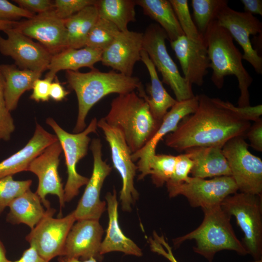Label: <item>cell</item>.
<instances>
[{
  "instance_id": "cell-25",
  "label": "cell",
  "mask_w": 262,
  "mask_h": 262,
  "mask_svg": "<svg viewBox=\"0 0 262 262\" xmlns=\"http://www.w3.org/2000/svg\"><path fill=\"white\" fill-rule=\"evenodd\" d=\"M141 60L147 69L150 81L147 87L148 96L147 95L142 84L136 90L138 91L137 94L147 103L154 118L161 122L168 109L173 106L177 101L164 88L155 66L144 50L141 52Z\"/></svg>"
},
{
  "instance_id": "cell-3",
  "label": "cell",
  "mask_w": 262,
  "mask_h": 262,
  "mask_svg": "<svg viewBox=\"0 0 262 262\" xmlns=\"http://www.w3.org/2000/svg\"><path fill=\"white\" fill-rule=\"evenodd\" d=\"M203 37L213 70L211 80L218 89L223 87L225 78L236 77L240 95L238 107L250 105L249 87L253 78L243 66V54L236 48L229 33L220 26L216 20L209 25Z\"/></svg>"
},
{
  "instance_id": "cell-11",
  "label": "cell",
  "mask_w": 262,
  "mask_h": 262,
  "mask_svg": "<svg viewBox=\"0 0 262 262\" xmlns=\"http://www.w3.org/2000/svg\"><path fill=\"white\" fill-rule=\"evenodd\" d=\"M56 210L46 209L44 217L26 236V241L45 260L63 256L67 235L76 221L73 211L65 217H53Z\"/></svg>"
},
{
  "instance_id": "cell-27",
  "label": "cell",
  "mask_w": 262,
  "mask_h": 262,
  "mask_svg": "<svg viewBox=\"0 0 262 262\" xmlns=\"http://www.w3.org/2000/svg\"><path fill=\"white\" fill-rule=\"evenodd\" d=\"M102 52L87 47L66 48L52 56L46 77L54 79L57 73L62 70L76 71L83 67L93 69L94 65L101 61Z\"/></svg>"
},
{
  "instance_id": "cell-12",
  "label": "cell",
  "mask_w": 262,
  "mask_h": 262,
  "mask_svg": "<svg viewBox=\"0 0 262 262\" xmlns=\"http://www.w3.org/2000/svg\"><path fill=\"white\" fill-rule=\"evenodd\" d=\"M166 188L170 197L183 196L191 206L202 209L220 205L226 197L238 190L231 176L209 180L189 177L183 183Z\"/></svg>"
},
{
  "instance_id": "cell-1",
  "label": "cell",
  "mask_w": 262,
  "mask_h": 262,
  "mask_svg": "<svg viewBox=\"0 0 262 262\" xmlns=\"http://www.w3.org/2000/svg\"><path fill=\"white\" fill-rule=\"evenodd\" d=\"M196 111L184 116L176 129L165 136L166 146L178 152L196 147H223L230 139L245 137L251 124L229 101L198 95Z\"/></svg>"
},
{
  "instance_id": "cell-30",
  "label": "cell",
  "mask_w": 262,
  "mask_h": 262,
  "mask_svg": "<svg viewBox=\"0 0 262 262\" xmlns=\"http://www.w3.org/2000/svg\"><path fill=\"white\" fill-rule=\"evenodd\" d=\"M95 4L86 6L64 20L67 33V48L85 47L87 36L99 17Z\"/></svg>"
},
{
  "instance_id": "cell-23",
  "label": "cell",
  "mask_w": 262,
  "mask_h": 262,
  "mask_svg": "<svg viewBox=\"0 0 262 262\" xmlns=\"http://www.w3.org/2000/svg\"><path fill=\"white\" fill-rule=\"evenodd\" d=\"M58 140L55 135L36 123L33 137L21 149L0 162V179L24 171L36 157L49 145Z\"/></svg>"
},
{
  "instance_id": "cell-35",
  "label": "cell",
  "mask_w": 262,
  "mask_h": 262,
  "mask_svg": "<svg viewBox=\"0 0 262 262\" xmlns=\"http://www.w3.org/2000/svg\"><path fill=\"white\" fill-rule=\"evenodd\" d=\"M32 180H16L13 176L0 179V214L16 198L30 189Z\"/></svg>"
},
{
  "instance_id": "cell-48",
  "label": "cell",
  "mask_w": 262,
  "mask_h": 262,
  "mask_svg": "<svg viewBox=\"0 0 262 262\" xmlns=\"http://www.w3.org/2000/svg\"><path fill=\"white\" fill-rule=\"evenodd\" d=\"M241 2L244 5V12L262 16V0H241Z\"/></svg>"
},
{
  "instance_id": "cell-44",
  "label": "cell",
  "mask_w": 262,
  "mask_h": 262,
  "mask_svg": "<svg viewBox=\"0 0 262 262\" xmlns=\"http://www.w3.org/2000/svg\"><path fill=\"white\" fill-rule=\"evenodd\" d=\"M250 146L255 150L262 151V118L254 122L249 128L246 136Z\"/></svg>"
},
{
  "instance_id": "cell-21",
  "label": "cell",
  "mask_w": 262,
  "mask_h": 262,
  "mask_svg": "<svg viewBox=\"0 0 262 262\" xmlns=\"http://www.w3.org/2000/svg\"><path fill=\"white\" fill-rule=\"evenodd\" d=\"M170 43L180 62L183 78L192 85H202L210 68L204 39L196 42L182 35Z\"/></svg>"
},
{
  "instance_id": "cell-32",
  "label": "cell",
  "mask_w": 262,
  "mask_h": 262,
  "mask_svg": "<svg viewBox=\"0 0 262 262\" xmlns=\"http://www.w3.org/2000/svg\"><path fill=\"white\" fill-rule=\"evenodd\" d=\"M227 0H192L196 26L203 35L210 24L215 20L220 10L228 5Z\"/></svg>"
},
{
  "instance_id": "cell-34",
  "label": "cell",
  "mask_w": 262,
  "mask_h": 262,
  "mask_svg": "<svg viewBox=\"0 0 262 262\" xmlns=\"http://www.w3.org/2000/svg\"><path fill=\"white\" fill-rule=\"evenodd\" d=\"M176 156L156 154L151 156L148 162L149 175L152 183L160 187L170 179L174 169Z\"/></svg>"
},
{
  "instance_id": "cell-26",
  "label": "cell",
  "mask_w": 262,
  "mask_h": 262,
  "mask_svg": "<svg viewBox=\"0 0 262 262\" xmlns=\"http://www.w3.org/2000/svg\"><path fill=\"white\" fill-rule=\"evenodd\" d=\"M0 71L4 81V96L8 109L15 110L22 95L32 89L34 82L42 73L21 69L15 64H1Z\"/></svg>"
},
{
  "instance_id": "cell-9",
  "label": "cell",
  "mask_w": 262,
  "mask_h": 262,
  "mask_svg": "<svg viewBox=\"0 0 262 262\" xmlns=\"http://www.w3.org/2000/svg\"><path fill=\"white\" fill-rule=\"evenodd\" d=\"M241 136L234 137L222 147L231 177L240 192L262 193V161L248 150V144Z\"/></svg>"
},
{
  "instance_id": "cell-38",
  "label": "cell",
  "mask_w": 262,
  "mask_h": 262,
  "mask_svg": "<svg viewBox=\"0 0 262 262\" xmlns=\"http://www.w3.org/2000/svg\"><path fill=\"white\" fill-rule=\"evenodd\" d=\"M96 0H56L53 2L54 11L57 16L64 20L87 6L94 4Z\"/></svg>"
},
{
  "instance_id": "cell-31",
  "label": "cell",
  "mask_w": 262,
  "mask_h": 262,
  "mask_svg": "<svg viewBox=\"0 0 262 262\" xmlns=\"http://www.w3.org/2000/svg\"><path fill=\"white\" fill-rule=\"evenodd\" d=\"M98 16L114 24L120 32L128 30L129 23L136 21L135 0H96Z\"/></svg>"
},
{
  "instance_id": "cell-43",
  "label": "cell",
  "mask_w": 262,
  "mask_h": 262,
  "mask_svg": "<svg viewBox=\"0 0 262 262\" xmlns=\"http://www.w3.org/2000/svg\"><path fill=\"white\" fill-rule=\"evenodd\" d=\"M53 79L45 77L44 79H38L34 82L30 99L36 102L47 101L49 99V89Z\"/></svg>"
},
{
  "instance_id": "cell-8",
  "label": "cell",
  "mask_w": 262,
  "mask_h": 262,
  "mask_svg": "<svg viewBox=\"0 0 262 262\" xmlns=\"http://www.w3.org/2000/svg\"><path fill=\"white\" fill-rule=\"evenodd\" d=\"M168 37L157 23L151 24L143 33V50L162 76V82L169 85L177 101L193 98L192 84L180 74L178 67L169 54L165 45Z\"/></svg>"
},
{
  "instance_id": "cell-45",
  "label": "cell",
  "mask_w": 262,
  "mask_h": 262,
  "mask_svg": "<svg viewBox=\"0 0 262 262\" xmlns=\"http://www.w3.org/2000/svg\"><path fill=\"white\" fill-rule=\"evenodd\" d=\"M238 112L243 115L249 121H256L260 119L262 114V106L261 104L254 106L250 105L245 107H238Z\"/></svg>"
},
{
  "instance_id": "cell-2",
  "label": "cell",
  "mask_w": 262,
  "mask_h": 262,
  "mask_svg": "<svg viewBox=\"0 0 262 262\" xmlns=\"http://www.w3.org/2000/svg\"><path fill=\"white\" fill-rule=\"evenodd\" d=\"M66 78L78 99V114L73 130L75 133L86 128L88 113L102 98L113 93L121 95L135 91L142 84L137 77L127 76L114 70L102 72L95 68L86 73L66 70Z\"/></svg>"
},
{
  "instance_id": "cell-37",
  "label": "cell",
  "mask_w": 262,
  "mask_h": 262,
  "mask_svg": "<svg viewBox=\"0 0 262 262\" xmlns=\"http://www.w3.org/2000/svg\"><path fill=\"white\" fill-rule=\"evenodd\" d=\"M10 112L6 106L4 96V81L0 71V141L9 140L15 130Z\"/></svg>"
},
{
  "instance_id": "cell-50",
  "label": "cell",
  "mask_w": 262,
  "mask_h": 262,
  "mask_svg": "<svg viewBox=\"0 0 262 262\" xmlns=\"http://www.w3.org/2000/svg\"><path fill=\"white\" fill-rule=\"evenodd\" d=\"M16 21H0V31H4L13 28Z\"/></svg>"
},
{
  "instance_id": "cell-28",
  "label": "cell",
  "mask_w": 262,
  "mask_h": 262,
  "mask_svg": "<svg viewBox=\"0 0 262 262\" xmlns=\"http://www.w3.org/2000/svg\"><path fill=\"white\" fill-rule=\"evenodd\" d=\"M42 204L39 196L30 189L9 204L6 221L13 225L24 224L32 229L45 214Z\"/></svg>"
},
{
  "instance_id": "cell-29",
  "label": "cell",
  "mask_w": 262,
  "mask_h": 262,
  "mask_svg": "<svg viewBox=\"0 0 262 262\" xmlns=\"http://www.w3.org/2000/svg\"><path fill=\"white\" fill-rule=\"evenodd\" d=\"M144 14L153 19L165 32L170 41L185 35L169 0H135Z\"/></svg>"
},
{
  "instance_id": "cell-10",
  "label": "cell",
  "mask_w": 262,
  "mask_h": 262,
  "mask_svg": "<svg viewBox=\"0 0 262 262\" xmlns=\"http://www.w3.org/2000/svg\"><path fill=\"white\" fill-rule=\"evenodd\" d=\"M108 143L114 167L119 173L122 182L119 198L122 209L131 212L132 206L139 198V193L134 185L137 165L131 159V152L119 130L109 125L103 118L98 121Z\"/></svg>"
},
{
  "instance_id": "cell-22",
  "label": "cell",
  "mask_w": 262,
  "mask_h": 262,
  "mask_svg": "<svg viewBox=\"0 0 262 262\" xmlns=\"http://www.w3.org/2000/svg\"><path fill=\"white\" fill-rule=\"evenodd\" d=\"M108 214V225L106 235L102 241L100 253L103 255L112 252H120L126 255L141 257V249L122 231L118 222V201L115 189L105 196Z\"/></svg>"
},
{
  "instance_id": "cell-16",
  "label": "cell",
  "mask_w": 262,
  "mask_h": 262,
  "mask_svg": "<svg viewBox=\"0 0 262 262\" xmlns=\"http://www.w3.org/2000/svg\"><path fill=\"white\" fill-rule=\"evenodd\" d=\"M62 151L59 141H55L33 159L27 169L38 177V185L35 193L46 209L50 208L46 196L51 194L57 196L60 207L59 215H62V208L65 204L63 184L58 171Z\"/></svg>"
},
{
  "instance_id": "cell-5",
  "label": "cell",
  "mask_w": 262,
  "mask_h": 262,
  "mask_svg": "<svg viewBox=\"0 0 262 262\" xmlns=\"http://www.w3.org/2000/svg\"><path fill=\"white\" fill-rule=\"evenodd\" d=\"M204 218L194 230L173 240L179 247L184 242L194 240V251L212 262L215 254L223 250H232L241 255L247 252L242 243L237 238L230 223L231 217L220 205L202 209Z\"/></svg>"
},
{
  "instance_id": "cell-20",
  "label": "cell",
  "mask_w": 262,
  "mask_h": 262,
  "mask_svg": "<svg viewBox=\"0 0 262 262\" xmlns=\"http://www.w3.org/2000/svg\"><path fill=\"white\" fill-rule=\"evenodd\" d=\"M143 33L120 32L111 45L102 52L100 62L127 76H132L134 66L141 60Z\"/></svg>"
},
{
  "instance_id": "cell-46",
  "label": "cell",
  "mask_w": 262,
  "mask_h": 262,
  "mask_svg": "<svg viewBox=\"0 0 262 262\" xmlns=\"http://www.w3.org/2000/svg\"><path fill=\"white\" fill-rule=\"evenodd\" d=\"M69 92L66 90L58 81L52 82L49 89V98L56 101H60L66 98Z\"/></svg>"
},
{
  "instance_id": "cell-14",
  "label": "cell",
  "mask_w": 262,
  "mask_h": 262,
  "mask_svg": "<svg viewBox=\"0 0 262 262\" xmlns=\"http://www.w3.org/2000/svg\"><path fill=\"white\" fill-rule=\"evenodd\" d=\"M215 20L242 47L243 59L248 62L256 73L262 74V57L253 49L250 39L251 35L262 33V22L253 15L235 11L228 5L220 10Z\"/></svg>"
},
{
  "instance_id": "cell-36",
  "label": "cell",
  "mask_w": 262,
  "mask_h": 262,
  "mask_svg": "<svg viewBox=\"0 0 262 262\" xmlns=\"http://www.w3.org/2000/svg\"><path fill=\"white\" fill-rule=\"evenodd\" d=\"M184 35L194 41L204 39L197 30L190 13L187 0H169Z\"/></svg>"
},
{
  "instance_id": "cell-18",
  "label": "cell",
  "mask_w": 262,
  "mask_h": 262,
  "mask_svg": "<svg viewBox=\"0 0 262 262\" xmlns=\"http://www.w3.org/2000/svg\"><path fill=\"white\" fill-rule=\"evenodd\" d=\"M198 104V95L189 99L177 101L165 115L158 129L146 145L139 151L131 154L132 161L134 162L138 161L137 170L140 172L138 180H143L149 175L148 162L150 158L156 154L159 142L167 134L174 131L184 116L194 113Z\"/></svg>"
},
{
  "instance_id": "cell-47",
  "label": "cell",
  "mask_w": 262,
  "mask_h": 262,
  "mask_svg": "<svg viewBox=\"0 0 262 262\" xmlns=\"http://www.w3.org/2000/svg\"><path fill=\"white\" fill-rule=\"evenodd\" d=\"M9 262H49L43 259L33 246H30L23 253L20 258L15 261Z\"/></svg>"
},
{
  "instance_id": "cell-33",
  "label": "cell",
  "mask_w": 262,
  "mask_h": 262,
  "mask_svg": "<svg viewBox=\"0 0 262 262\" xmlns=\"http://www.w3.org/2000/svg\"><path fill=\"white\" fill-rule=\"evenodd\" d=\"M120 32L112 22L99 17L87 36L85 47L103 51L111 45Z\"/></svg>"
},
{
  "instance_id": "cell-41",
  "label": "cell",
  "mask_w": 262,
  "mask_h": 262,
  "mask_svg": "<svg viewBox=\"0 0 262 262\" xmlns=\"http://www.w3.org/2000/svg\"><path fill=\"white\" fill-rule=\"evenodd\" d=\"M151 250L161 255L170 262H178L174 257L172 248L165 240L163 235H159L156 232H153V238L149 240Z\"/></svg>"
},
{
  "instance_id": "cell-13",
  "label": "cell",
  "mask_w": 262,
  "mask_h": 262,
  "mask_svg": "<svg viewBox=\"0 0 262 262\" xmlns=\"http://www.w3.org/2000/svg\"><path fill=\"white\" fill-rule=\"evenodd\" d=\"M102 144L99 138L92 139L90 149L93 157V168L84 191L73 211L76 221L84 219L99 221L106 209V201L100 200V192L112 167L102 158Z\"/></svg>"
},
{
  "instance_id": "cell-4",
  "label": "cell",
  "mask_w": 262,
  "mask_h": 262,
  "mask_svg": "<svg viewBox=\"0 0 262 262\" xmlns=\"http://www.w3.org/2000/svg\"><path fill=\"white\" fill-rule=\"evenodd\" d=\"M103 118L120 131L131 153L146 145L161 123L154 118L147 103L135 91L114 98Z\"/></svg>"
},
{
  "instance_id": "cell-42",
  "label": "cell",
  "mask_w": 262,
  "mask_h": 262,
  "mask_svg": "<svg viewBox=\"0 0 262 262\" xmlns=\"http://www.w3.org/2000/svg\"><path fill=\"white\" fill-rule=\"evenodd\" d=\"M14 1L20 8L34 15L54 9L53 2L49 0H15Z\"/></svg>"
},
{
  "instance_id": "cell-52",
  "label": "cell",
  "mask_w": 262,
  "mask_h": 262,
  "mask_svg": "<svg viewBox=\"0 0 262 262\" xmlns=\"http://www.w3.org/2000/svg\"><path fill=\"white\" fill-rule=\"evenodd\" d=\"M252 262H262V259L261 258L259 260H255L254 261Z\"/></svg>"
},
{
  "instance_id": "cell-51",
  "label": "cell",
  "mask_w": 262,
  "mask_h": 262,
  "mask_svg": "<svg viewBox=\"0 0 262 262\" xmlns=\"http://www.w3.org/2000/svg\"><path fill=\"white\" fill-rule=\"evenodd\" d=\"M6 251L5 248L0 240V262H9L6 255Z\"/></svg>"
},
{
  "instance_id": "cell-49",
  "label": "cell",
  "mask_w": 262,
  "mask_h": 262,
  "mask_svg": "<svg viewBox=\"0 0 262 262\" xmlns=\"http://www.w3.org/2000/svg\"><path fill=\"white\" fill-rule=\"evenodd\" d=\"M58 262H98L94 258H91L86 260L80 261L79 259L75 258H68L64 256L59 257L58 259Z\"/></svg>"
},
{
  "instance_id": "cell-39",
  "label": "cell",
  "mask_w": 262,
  "mask_h": 262,
  "mask_svg": "<svg viewBox=\"0 0 262 262\" xmlns=\"http://www.w3.org/2000/svg\"><path fill=\"white\" fill-rule=\"evenodd\" d=\"M193 161L189 155L184 153L176 156V161L173 173L166 183V187L174 186L186 181L193 167Z\"/></svg>"
},
{
  "instance_id": "cell-17",
  "label": "cell",
  "mask_w": 262,
  "mask_h": 262,
  "mask_svg": "<svg viewBox=\"0 0 262 262\" xmlns=\"http://www.w3.org/2000/svg\"><path fill=\"white\" fill-rule=\"evenodd\" d=\"M13 28L38 41L52 55L67 48L64 20L57 16L53 9L16 21Z\"/></svg>"
},
{
  "instance_id": "cell-40",
  "label": "cell",
  "mask_w": 262,
  "mask_h": 262,
  "mask_svg": "<svg viewBox=\"0 0 262 262\" xmlns=\"http://www.w3.org/2000/svg\"><path fill=\"white\" fill-rule=\"evenodd\" d=\"M34 15L7 0H0V21H18L22 17L28 19Z\"/></svg>"
},
{
  "instance_id": "cell-6",
  "label": "cell",
  "mask_w": 262,
  "mask_h": 262,
  "mask_svg": "<svg viewBox=\"0 0 262 262\" xmlns=\"http://www.w3.org/2000/svg\"><path fill=\"white\" fill-rule=\"evenodd\" d=\"M262 195L235 193L225 198L220 206L230 217L234 216L244 233L242 244L255 260L262 255Z\"/></svg>"
},
{
  "instance_id": "cell-19",
  "label": "cell",
  "mask_w": 262,
  "mask_h": 262,
  "mask_svg": "<svg viewBox=\"0 0 262 262\" xmlns=\"http://www.w3.org/2000/svg\"><path fill=\"white\" fill-rule=\"evenodd\" d=\"M66 239L63 256L86 260L94 258L101 261L100 248L103 229L99 221L84 219L76 221Z\"/></svg>"
},
{
  "instance_id": "cell-7",
  "label": "cell",
  "mask_w": 262,
  "mask_h": 262,
  "mask_svg": "<svg viewBox=\"0 0 262 262\" xmlns=\"http://www.w3.org/2000/svg\"><path fill=\"white\" fill-rule=\"evenodd\" d=\"M46 123L53 130L64 152L67 173L64 188V199L65 202H68L79 194L80 189L88 181V178L78 173L77 165L87 154L91 141L88 135L97 132L98 120L96 117L93 118L83 131L75 133L66 131L52 118H48Z\"/></svg>"
},
{
  "instance_id": "cell-24",
  "label": "cell",
  "mask_w": 262,
  "mask_h": 262,
  "mask_svg": "<svg viewBox=\"0 0 262 262\" xmlns=\"http://www.w3.org/2000/svg\"><path fill=\"white\" fill-rule=\"evenodd\" d=\"M193 161L192 177L206 179L231 176L228 162L220 147H196L184 151Z\"/></svg>"
},
{
  "instance_id": "cell-15",
  "label": "cell",
  "mask_w": 262,
  "mask_h": 262,
  "mask_svg": "<svg viewBox=\"0 0 262 262\" xmlns=\"http://www.w3.org/2000/svg\"><path fill=\"white\" fill-rule=\"evenodd\" d=\"M4 38L0 35V53L11 57L21 69L42 73L48 70L52 55L39 43L13 28L3 32Z\"/></svg>"
}]
</instances>
